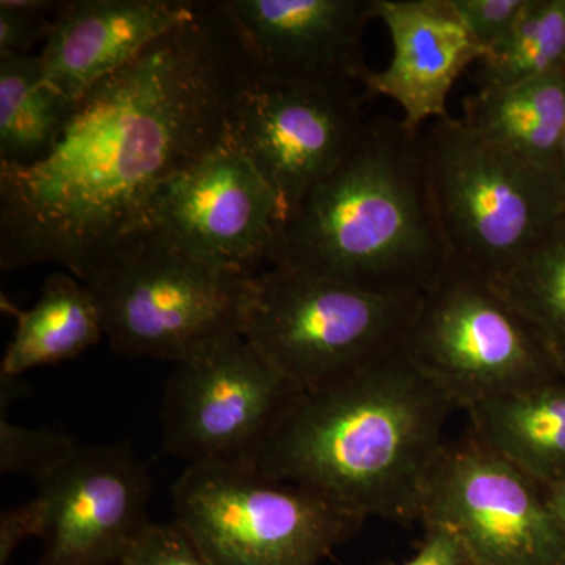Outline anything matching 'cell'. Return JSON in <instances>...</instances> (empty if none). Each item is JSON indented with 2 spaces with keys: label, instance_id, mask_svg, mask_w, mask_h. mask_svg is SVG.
Instances as JSON below:
<instances>
[{
  "label": "cell",
  "instance_id": "1",
  "mask_svg": "<svg viewBox=\"0 0 565 565\" xmlns=\"http://www.w3.org/2000/svg\"><path fill=\"white\" fill-rule=\"evenodd\" d=\"M253 74L228 11L200 2L74 103L50 158L0 166V269L57 263L87 285L118 244L147 230L159 189L225 141Z\"/></svg>",
  "mask_w": 565,
  "mask_h": 565
},
{
  "label": "cell",
  "instance_id": "2",
  "mask_svg": "<svg viewBox=\"0 0 565 565\" xmlns=\"http://www.w3.org/2000/svg\"><path fill=\"white\" fill-rule=\"evenodd\" d=\"M455 411L401 349L349 381L303 393L264 446L256 470L366 520L419 522Z\"/></svg>",
  "mask_w": 565,
  "mask_h": 565
},
{
  "label": "cell",
  "instance_id": "3",
  "mask_svg": "<svg viewBox=\"0 0 565 565\" xmlns=\"http://www.w3.org/2000/svg\"><path fill=\"white\" fill-rule=\"evenodd\" d=\"M449 263L424 132L382 117L366 121L344 161L282 222L270 266L422 296Z\"/></svg>",
  "mask_w": 565,
  "mask_h": 565
},
{
  "label": "cell",
  "instance_id": "4",
  "mask_svg": "<svg viewBox=\"0 0 565 565\" xmlns=\"http://www.w3.org/2000/svg\"><path fill=\"white\" fill-rule=\"evenodd\" d=\"M418 302L270 266L248 281L241 334L297 390L321 392L401 351Z\"/></svg>",
  "mask_w": 565,
  "mask_h": 565
},
{
  "label": "cell",
  "instance_id": "5",
  "mask_svg": "<svg viewBox=\"0 0 565 565\" xmlns=\"http://www.w3.org/2000/svg\"><path fill=\"white\" fill-rule=\"evenodd\" d=\"M438 225L452 262L500 286L565 214V193L530 166L471 132L462 120L424 132Z\"/></svg>",
  "mask_w": 565,
  "mask_h": 565
},
{
  "label": "cell",
  "instance_id": "6",
  "mask_svg": "<svg viewBox=\"0 0 565 565\" xmlns=\"http://www.w3.org/2000/svg\"><path fill=\"white\" fill-rule=\"evenodd\" d=\"M252 278L215 273L143 230L118 244L85 286L115 352L178 363L241 333Z\"/></svg>",
  "mask_w": 565,
  "mask_h": 565
},
{
  "label": "cell",
  "instance_id": "7",
  "mask_svg": "<svg viewBox=\"0 0 565 565\" xmlns=\"http://www.w3.org/2000/svg\"><path fill=\"white\" fill-rule=\"evenodd\" d=\"M403 351L465 412L563 379L556 353L503 291L452 259L419 296Z\"/></svg>",
  "mask_w": 565,
  "mask_h": 565
},
{
  "label": "cell",
  "instance_id": "8",
  "mask_svg": "<svg viewBox=\"0 0 565 565\" xmlns=\"http://www.w3.org/2000/svg\"><path fill=\"white\" fill-rule=\"evenodd\" d=\"M172 501L173 522L211 565H321L366 522L258 470L185 467Z\"/></svg>",
  "mask_w": 565,
  "mask_h": 565
},
{
  "label": "cell",
  "instance_id": "9",
  "mask_svg": "<svg viewBox=\"0 0 565 565\" xmlns=\"http://www.w3.org/2000/svg\"><path fill=\"white\" fill-rule=\"evenodd\" d=\"M302 394L243 334H225L174 363L163 390V451L188 467L256 470Z\"/></svg>",
  "mask_w": 565,
  "mask_h": 565
},
{
  "label": "cell",
  "instance_id": "10",
  "mask_svg": "<svg viewBox=\"0 0 565 565\" xmlns=\"http://www.w3.org/2000/svg\"><path fill=\"white\" fill-rule=\"evenodd\" d=\"M419 523L452 527L478 565H565V539L544 487L473 435L446 444Z\"/></svg>",
  "mask_w": 565,
  "mask_h": 565
},
{
  "label": "cell",
  "instance_id": "11",
  "mask_svg": "<svg viewBox=\"0 0 565 565\" xmlns=\"http://www.w3.org/2000/svg\"><path fill=\"white\" fill-rule=\"evenodd\" d=\"M280 228L273 188L226 139L167 181L147 217V230L178 250L239 278L256 277L270 266Z\"/></svg>",
  "mask_w": 565,
  "mask_h": 565
},
{
  "label": "cell",
  "instance_id": "12",
  "mask_svg": "<svg viewBox=\"0 0 565 565\" xmlns=\"http://www.w3.org/2000/svg\"><path fill=\"white\" fill-rule=\"evenodd\" d=\"M363 102L353 88L289 84L256 74L237 96L226 140L273 188L281 225L362 136Z\"/></svg>",
  "mask_w": 565,
  "mask_h": 565
},
{
  "label": "cell",
  "instance_id": "13",
  "mask_svg": "<svg viewBox=\"0 0 565 565\" xmlns=\"http://www.w3.org/2000/svg\"><path fill=\"white\" fill-rule=\"evenodd\" d=\"M151 478L129 441L77 445L36 482L44 505L39 565H120L148 525Z\"/></svg>",
  "mask_w": 565,
  "mask_h": 565
},
{
  "label": "cell",
  "instance_id": "14",
  "mask_svg": "<svg viewBox=\"0 0 565 565\" xmlns=\"http://www.w3.org/2000/svg\"><path fill=\"white\" fill-rule=\"evenodd\" d=\"M239 29L256 76L355 88L370 74L363 33L374 0H221Z\"/></svg>",
  "mask_w": 565,
  "mask_h": 565
},
{
  "label": "cell",
  "instance_id": "15",
  "mask_svg": "<svg viewBox=\"0 0 565 565\" xmlns=\"http://www.w3.org/2000/svg\"><path fill=\"white\" fill-rule=\"evenodd\" d=\"M374 20L392 39L385 70H371L363 81L364 99H392L403 109L407 128L451 117L448 98L460 74L487 51L457 13L452 0H374Z\"/></svg>",
  "mask_w": 565,
  "mask_h": 565
},
{
  "label": "cell",
  "instance_id": "16",
  "mask_svg": "<svg viewBox=\"0 0 565 565\" xmlns=\"http://www.w3.org/2000/svg\"><path fill=\"white\" fill-rule=\"evenodd\" d=\"M199 6L182 0L63 2L40 54L46 79L77 102L154 41L191 20Z\"/></svg>",
  "mask_w": 565,
  "mask_h": 565
},
{
  "label": "cell",
  "instance_id": "17",
  "mask_svg": "<svg viewBox=\"0 0 565 565\" xmlns=\"http://www.w3.org/2000/svg\"><path fill=\"white\" fill-rule=\"evenodd\" d=\"M471 435L542 487L565 479V381L476 405Z\"/></svg>",
  "mask_w": 565,
  "mask_h": 565
},
{
  "label": "cell",
  "instance_id": "18",
  "mask_svg": "<svg viewBox=\"0 0 565 565\" xmlns=\"http://www.w3.org/2000/svg\"><path fill=\"white\" fill-rule=\"evenodd\" d=\"M462 122L519 161L548 170L565 132V70L478 87L465 98Z\"/></svg>",
  "mask_w": 565,
  "mask_h": 565
},
{
  "label": "cell",
  "instance_id": "19",
  "mask_svg": "<svg viewBox=\"0 0 565 565\" xmlns=\"http://www.w3.org/2000/svg\"><path fill=\"white\" fill-rule=\"evenodd\" d=\"M2 310L17 319L0 374L20 377L28 371L76 359L104 337L102 315L90 289L70 274H52L39 300L28 310L2 297Z\"/></svg>",
  "mask_w": 565,
  "mask_h": 565
},
{
  "label": "cell",
  "instance_id": "20",
  "mask_svg": "<svg viewBox=\"0 0 565 565\" xmlns=\"http://www.w3.org/2000/svg\"><path fill=\"white\" fill-rule=\"evenodd\" d=\"M74 103L46 79L40 55H0V166L31 167L50 158Z\"/></svg>",
  "mask_w": 565,
  "mask_h": 565
},
{
  "label": "cell",
  "instance_id": "21",
  "mask_svg": "<svg viewBox=\"0 0 565 565\" xmlns=\"http://www.w3.org/2000/svg\"><path fill=\"white\" fill-rule=\"evenodd\" d=\"M478 65V87L516 84L565 70V0H527L511 32Z\"/></svg>",
  "mask_w": 565,
  "mask_h": 565
},
{
  "label": "cell",
  "instance_id": "22",
  "mask_svg": "<svg viewBox=\"0 0 565 565\" xmlns=\"http://www.w3.org/2000/svg\"><path fill=\"white\" fill-rule=\"evenodd\" d=\"M498 288L559 360L565 353V214Z\"/></svg>",
  "mask_w": 565,
  "mask_h": 565
},
{
  "label": "cell",
  "instance_id": "23",
  "mask_svg": "<svg viewBox=\"0 0 565 565\" xmlns=\"http://www.w3.org/2000/svg\"><path fill=\"white\" fill-rule=\"evenodd\" d=\"M79 445L70 435L11 423L0 416V471L40 482L61 467Z\"/></svg>",
  "mask_w": 565,
  "mask_h": 565
},
{
  "label": "cell",
  "instance_id": "24",
  "mask_svg": "<svg viewBox=\"0 0 565 565\" xmlns=\"http://www.w3.org/2000/svg\"><path fill=\"white\" fill-rule=\"evenodd\" d=\"M63 2L2 0L0 2V55H24L46 43L52 21Z\"/></svg>",
  "mask_w": 565,
  "mask_h": 565
},
{
  "label": "cell",
  "instance_id": "25",
  "mask_svg": "<svg viewBox=\"0 0 565 565\" xmlns=\"http://www.w3.org/2000/svg\"><path fill=\"white\" fill-rule=\"evenodd\" d=\"M120 565H211L177 523H150L126 550Z\"/></svg>",
  "mask_w": 565,
  "mask_h": 565
},
{
  "label": "cell",
  "instance_id": "26",
  "mask_svg": "<svg viewBox=\"0 0 565 565\" xmlns=\"http://www.w3.org/2000/svg\"><path fill=\"white\" fill-rule=\"evenodd\" d=\"M527 0H452L468 31L487 52L511 32ZM487 55V54H486Z\"/></svg>",
  "mask_w": 565,
  "mask_h": 565
},
{
  "label": "cell",
  "instance_id": "27",
  "mask_svg": "<svg viewBox=\"0 0 565 565\" xmlns=\"http://www.w3.org/2000/svg\"><path fill=\"white\" fill-rule=\"evenodd\" d=\"M424 539L411 559L401 565H475L462 537L452 527L424 523Z\"/></svg>",
  "mask_w": 565,
  "mask_h": 565
},
{
  "label": "cell",
  "instance_id": "28",
  "mask_svg": "<svg viewBox=\"0 0 565 565\" xmlns=\"http://www.w3.org/2000/svg\"><path fill=\"white\" fill-rule=\"evenodd\" d=\"M44 505L39 497L29 503L6 509L0 514V565H9L14 550L29 537H41Z\"/></svg>",
  "mask_w": 565,
  "mask_h": 565
},
{
  "label": "cell",
  "instance_id": "29",
  "mask_svg": "<svg viewBox=\"0 0 565 565\" xmlns=\"http://www.w3.org/2000/svg\"><path fill=\"white\" fill-rule=\"evenodd\" d=\"M544 494L546 505L565 539V479L556 484L544 487Z\"/></svg>",
  "mask_w": 565,
  "mask_h": 565
},
{
  "label": "cell",
  "instance_id": "30",
  "mask_svg": "<svg viewBox=\"0 0 565 565\" xmlns=\"http://www.w3.org/2000/svg\"><path fill=\"white\" fill-rule=\"evenodd\" d=\"M548 172L552 173L553 178H555V181L557 182V185H559L561 191L565 193V132L563 139L559 141V145H557L555 158H553Z\"/></svg>",
  "mask_w": 565,
  "mask_h": 565
},
{
  "label": "cell",
  "instance_id": "31",
  "mask_svg": "<svg viewBox=\"0 0 565 565\" xmlns=\"http://www.w3.org/2000/svg\"><path fill=\"white\" fill-rule=\"evenodd\" d=\"M559 367H561V375H563V379L565 381V353L559 356Z\"/></svg>",
  "mask_w": 565,
  "mask_h": 565
},
{
  "label": "cell",
  "instance_id": "32",
  "mask_svg": "<svg viewBox=\"0 0 565 565\" xmlns=\"http://www.w3.org/2000/svg\"><path fill=\"white\" fill-rule=\"evenodd\" d=\"M475 565H478V564H475Z\"/></svg>",
  "mask_w": 565,
  "mask_h": 565
}]
</instances>
